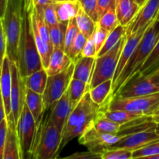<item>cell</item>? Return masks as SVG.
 Masks as SVG:
<instances>
[{
  "mask_svg": "<svg viewBox=\"0 0 159 159\" xmlns=\"http://www.w3.org/2000/svg\"><path fill=\"white\" fill-rule=\"evenodd\" d=\"M72 62V60L64 50L54 49L50 57L49 65L46 68L48 76L54 75L65 71Z\"/></svg>",
  "mask_w": 159,
  "mask_h": 159,
  "instance_id": "44dd1931",
  "label": "cell"
},
{
  "mask_svg": "<svg viewBox=\"0 0 159 159\" xmlns=\"http://www.w3.org/2000/svg\"><path fill=\"white\" fill-rule=\"evenodd\" d=\"M133 152L123 148L106 149L101 154V159H130Z\"/></svg>",
  "mask_w": 159,
  "mask_h": 159,
  "instance_id": "d590c367",
  "label": "cell"
},
{
  "mask_svg": "<svg viewBox=\"0 0 159 159\" xmlns=\"http://www.w3.org/2000/svg\"><path fill=\"white\" fill-rule=\"evenodd\" d=\"M159 155V141L148 144L144 148L134 151L132 158H148L155 155Z\"/></svg>",
  "mask_w": 159,
  "mask_h": 159,
  "instance_id": "836d02e7",
  "label": "cell"
},
{
  "mask_svg": "<svg viewBox=\"0 0 159 159\" xmlns=\"http://www.w3.org/2000/svg\"><path fill=\"white\" fill-rule=\"evenodd\" d=\"M93 127L98 131L107 134H117L120 130V125L106 116L100 109L94 118Z\"/></svg>",
  "mask_w": 159,
  "mask_h": 159,
  "instance_id": "4316f807",
  "label": "cell"
},
{
  "mask_svg": "<svg viewBox=\"0 0 159 159\" xmlns=\"http://www.w3.org/2000/svg\"><path fill=\"white\" fill-rule=\"evenodd\" d=\"M69 1H77V0H69Z\"/></svg>",
  "mask_w": 159,
  "mask_h": 159,
  "instance_id": "9f6ffc18",
  "label": "cell"
},
{
  "mask_svg": "<svg viewBox=\"0 0 159 159\" xmlns=\"http://www.w3.org/2000/svg\"><path fill=\"white\" fill-rule=\"evenodd\" d=\"M96 57H82L75 61V68L72 78L82 81L89 85L93 76Z\"/></svg>",
  "mask_w": 159,
  "mask_h": 159,
  "instance_id": "ffe728a7",
  "label": "cell"
},
{
  "mask_svg": "<svg viewBox=\"0 0 159 159\" xmlns=\"http://www.w3.org/2000/svg\"><path fill=\"white\" fill-rule=\"evenodd\" d=\"M98 24L109 32H111L113 29H115L120 24L116 16V8L111 7L107 9L100 16Z\"/></svg>",
  "mask_w": 159,
  "mask_h": 159,
  "instance_id": "1f68e13d",
  "label": "cell"
},
{
  "mask_svg": "<svg viewBox=\"0 0 159 159\" xmlns=\"http://www.w3.org/2000/svg\"><path fill=\"white\" fill-rule=\"evenodd\" d=\"M120 137L116 134H107L98 131L93 127L85 130L79 138V142L86 146L89 151L100 155L103 151L117 142Z\"/></svg>",
  "mask_w": 159,
  "mask_h": 159,
  "instance_id": "30bf717a",
  "label": "cell"
},
{
  "mask_svg": "<svg viewBox=\"0 0 159 159\" xmlns=\"http://www.w3.org/2000/svg\"><path fill=\"white\" fill-rule=\"evenodd\" d=\"M11 75H12V89H11V107L12 113L15 120L16 125L17 124L22 109L25 103L26 87L24 80L20 76V71L16 63L10 61Z\"/></svg>",
  "mask_w": 159,
  "mask_h": 159,
  "instance_id": "8fae6325",
  "label": "cell"
},
{
  "mask_svg": "<svg viewBox=\"0 0 159 159\" xmlns=\"http://www.w3.org/2000/svg\"><path fill=\"white\" fill-rule=\"evenodd\" d=\"M126 40L127 35H124L110 51L96 57L93 76L89 85V89L105 81L113 79Z\"/></svg>",
  "mask_w": 159,
  "mask_h": 159,
  "instance_id": "5b68a950",
  "label": "cell"
},
{
  "mask_svg": "<svg viewBox=\"0 0 159 159\" xmlns=\"http://www.w3.org/2000/svg\"><path fill=\"white\" fill-rule=\"evenodd\" d=\"M116 16L120 24L127 26L140 9L135 0H116Z\"/></svg>",
  "mask_w": 159,
  "mask_h": 159,
  "instance_id": "d6986e66",
  "label": "cell"
},
{
  "mask_svg": "<svg viewBox=\"0 0 159 159\" xmlns=\"http://www.w3.org/2000/svg\"><path fill=\"white\" fill-rule=\"evenodd\" d=\"M152 118H153V120L155 121V123H159V115L158 116H152Z\"/></svg>",
  "mask_w": 159,
  "mask_h": 159,
  "instance_id": "f907efd6",
  "label": "cell"
},
{
  "mask_svg": "<svg viewBox=\"0 0 159 159\" xmlns=\"http://www.w3.org/2000/svg\"><path fill=\"white\" fill-rule=\"evenodd\" d=\"M6 118V110H5L4 102H3L2 96L1 89H0V123Z\"/></svg>",
  "mask_w": 159,
  "mask_h": 159,
  "instance_id": "f6af8a7d",
  "label": "cell"
},
{
  "mask_svg": "<svg viewBox=\"0 0 159 159\" xmlns=\"http://www.w3.org/2000/svg\"><path fill=\"white\" fill-rule=\"evenodd\" d=\"M48 74L44 68L32 73L23 79L26 89L43 95L48 82Z\"/></svg>",
  "mask_w": 159,
  "mask_h": 159,
  "instance_id": "603a6c76",
  "label": "cell"
},
{
  "mask_svg": "<svg viewBox=\"0 0 159 159\" xmlns=\"http://www.w3.org/2000/svg\"><path fill=\"white\" fill-rule=\"evenodd\" d=\"M155 130H156L157 133H158V134H159V123H158V124H157L156 127H155Z\"/></svg>",
  "mask_w": 159,
  "mask_h": 159,
  "instance_id": "816d5d0a",
  "label": "cell"
},
{
  "mask_svg": "<svg viewBox=\"0 0 159 159\" xmlns=\"http://www.w3.org/2000/svg\"><path fill=\"white\" fill-rule=\"evenodd\" d=\"M66 158L70 159H94V158H101L100 155L95 154L88 150L86 152H77V153L72 154L70 156L66 157Z\"/></svg>",
  "mask_w": 159,
  "mask_h": 159,
  "instance_id": "ee69618b",
  "label": "cell"
},
{
  "mask_svg": "<svg viewBox=\"0 0 159 159\" xmlns=\"http://www.w3.org/2000/svg\"><path fill=\"white\" fill-rule=\"evenodd\" d=\"M116 0H98L97 11L99 15V20L101 16L110 8L115 7Z\"/></svg>",
  "mask_w": 159,
  "mask_h": 159,
  "instance_id": "7bdbcfd3",
  "label": "cell"
},
{
  "mask_svg": "<svg viewBox=\"0 0 159 159\" xmlns=\"http://www.w3.org/2000/svg\"><path fill=\"white\" fill-rule=\"evenodd\" d=\"M11 89H12V75H11L10 61L9 57L6 56L0 71V89L4 102L6 117L12 113Z\"/></svg>",
  "mask_w": 159,
  "mask_h": 159,
  "instance_id": "2e32d148",
  "label": "cell"
},
{
  "mask_svg": "<svg viewBox=\"0 0 159 159\" xmlns=\"http://www.w3.org/2000/svg\"><path fill=\"white\" fill-rule=\"evenodd\" d=\"M147 1H148V0H135V2H136L138 3V6H140V8H141V6H144V5L145 4V2Z\"/></svg>",
  "mask_w": 159,
  "mask_h": 159,
  "instance_id": "681fc988",
  "label": "cell"
},
{
  "mask_svg": "<svg viewBox=\"0 0 159 159\" xmlns=\"http://www.w3.org/2000/svg\"><path fill=\"white\" fill-rule=\"evenodd\" d=\"M87 38L81 32L79 33L74 42L71 45L69 49L66 51V54L69 56L73 62L76 61L80 57H82V51L84 45L86 42Z\"/></svg>",
  "mask_w": 159,
  "mask_h": 159,
  "instance_id": "d6a6232c",
  "label": "cell"
},
{
  "mask_svg": "<svg viewBox=\"0 0 159 159\" xmlns=\"http://www.w3.org/2000/svg\"><path fill=\"white\" fill-rule=\"evenodd\" d=\"M16 65L20 76L23 79L43 68L31 25L30 6L29 2L26 0H23V18Z\"/></svg>",
  "mask_w": 159,
  "mask_h": 159,
  "instance_id": "6da1fadb",
  "label": "cell"
},
{
  "mask_svg": "<svg viewBox=\"0 0 159 159\" xmlns=\"http://www.w3.org/2000/svg\"><path fill=\"white\" fill-rule=\"evenodd\" d=\"M23 9V0H8L4 16L1 19L6 40V56L16 63L18 61Z\"/></svg>",
  "mask_w": 159,
  "mask_h": 159,
  "instance_id": "3957f363",
  "label": "cell"
},
{
  "mask_svg": "<svg viewBox=\"0 0 159 159\" xmlns=\"http://www.w3.org/2000/svg\"><path fill=\"white\" fill-rule=\"evenodd\" d=\"M49 120L62 132L67 120L73 110L71 101L68 96V90L62 95L61 97L55 102L52 107Z\"/></svg>",
  "mask_w": 159,
  "mask_h": 159,
  "instance_id": "5bb4252c",
  "label": "cell"
},
{
  "mask_svg": "<svg viewBox=\"0 0 159 159\" xmlns=\"http://www.w3.org/2000/svg\"><path fill=\"white\" fill-rule=\"evenodd\" d=\"M102 106L111 110H124L140 113L144 116H152L159 108V92L136 97H114Z\"/></svg>",
  "mask_w": 159,
  "mask_h": 159,
  "instance_id": "8992f818",
  "label": "cell"
},
{
  "mask_svg": "<svg viewBox=\"0 0 159 159\" xmlns=\"http://www.w3.org/2000/svg\"><path fill=\"white\" fill-rule=\"evenodd\" d=\"M109 34H110L109 31H107V30L101 27V26H99V24L97 23V26H96V31H95L94 34H93V36H94L95 43H96V51H97V54L98 52L100 51L101 48H102L104 43H105Z\"/></svg>",
  "mask_w": 159,
  "mask_h": 159,
  "instance_id": "f35d334b",
  "label": "cell"
},
{
  "mask_svg": "<svg viewBox=\"0 0 159 159\" xmlns=\"http://www.w3.org/2000/svg\"><path fill=\"white\" fill-rule=\"evenodd\" d=\"M43 11L44 20L49 27L54 26V25L57 24L59 23L54 2L43 6Z\"/></svg>",
  "mask_w": 159,
  "mask_h": 159,
  "instance_id": "74e56055",
  "label": "cell"
},
{
  "mask_svg": "<svg viewBox=\"0 0 159 159\" xmlns=\"http://www.w3.org/2000/svg\"><path fill=\"white\" fill-rule=\"evenodd\" d=\"M159 40V14L153 23L149 26L147 30L144 33V36L141 38V41L136 47L134 52L127 64L124 66V69L120 72L117 79L113 82L112 92L109 102L110 99L116 94L120 89L137 72L140 71L143 64L145 62L148 56L152 53V50L155 47Z\"/></svg>",
  "mask_w": 159,
  "mask_h": 159,
  "instance_id": "7a4b0ae2",
  "label": "cell"
},
{
  "mask_svg": "<svg viewBox=\"0 0 159 159\" xmlns=\"http://www.w3.org/2000/svg\"><path fill=\"white\" fill-rule=\"evenodd\" d=\"M159 69V40L147 60L143 64L140 71L144 75H149Z\"/></svg>",
  "mask_w": 159,
  "mask_h": 159,
  "instance_id": "4dcf8cb0",
  "label": "cell"
},
{
  "mask_svg": "<svg viewBox=\"0 0 159 159\" xmlns=\"http://www.w3.org/2000/svg\"><path fill=\"white\" fill-rule=\"evenodd\" d=\"M159 14V0H148L127 26V37L133 35L153 23Z\"/></svg>",
  "mask_w": 159,
  "mask_h": 159,
  "instance_id": "4fadbf2b",
  "label": "cell"
},
{
  "mask_svg": "<svg viewBox=\"0 0 159 159\" xmlns=\"http://www.w3.org/2000/svg\"><path fill=\"white\" fill-rule=\"evenodd\" d=\"M8 0H0V19H2L6 12Z\"/></svg>",
  "mask_w": 159,
  "mask_h": 159,
  "instance_id": "7dc6e473",
  "label": "cell"
},
{
  "mask_svg": "<svg viewBox=\"0 0 159 159\" xmlns=\"http://www.w3.org/2000/svg\"><path fill=\"white\" fill-rule=\"evenodd\" d=\"M25 102L34 116L37 128H38L43 121V116L45 112L43 95L35 93L29 89H26Z\"/></svg>",
  "mask_w": 159,
  "mask_h": 159,
  "instance_id": "ac0fdd59",
  "label": "cell"
},
{
  "mask_svg": "<svg viewBox=\"0 0 159 159\" xmlns=\"http://www.w3.org/2000/svg\"><path fill=\"white\" fill-rule=\"evenodd\" d=\"M100 110L103 112L106 116H107L109 119L112 120L114 122L117 123L120 126L124 125V124H127L128 122H130V121L134 120H136L138 118L141 117V116H144V115L142 114L127 111V110H109V109H107L104 106L100 107Z\"/></svg>",
  "mask_w": 159,
  "mask_h": 159,
  "instance_id": "d4e9b609",
  "label": "cell"
},
{
  "mask_svg": "<svg viewBox=\"0 0 159 159\" xmlns=\"http://www.w3.org/2000/svg\"><path fill=\"white\" fill-rule=\"evenodd\" d=\"M79 1L82 9L95 22L98 23L99 21V15L97 11L98 0H79Z\"/></svg>",
  "mask_w": 159,
  "mask_h": 159,
  "instance_id": "8d00e7d4",
  "label": "cell"
},
{
  "mask_svg": "<svg viewBox=\"0 0 159 159\" xmlns=\"http://www.w3.org/2000/svg\"><path fill=\"white\" fill-rule=\"evenodd\" d=\"M79 32H80V30H79V27H78L75 17L68 20L66 30V34H65V52H66L69 49L70 47L72 44L75 39L76 38Z\"/></svg>",
  "mask_w": 159,
  "mask_h": 159,
  "instance_id": "e575fe53",
  "label": "cell"
},
{
  "mask_svg": "<svg viewBox=\"0 0 159 159\" xmlns=\"http://www.w3.org/2000/svg\"><path fill=\"white\" fill-rule=\"evenodd\" d=\"M6 119L8 123V129L5 143L3 159H21L20 142L15 120L12 114L7 116Z\"/></svg>",
  "mask_w": 159,
  "mask_h": 159,
  "instance_id": "9a60e30c",
  "label": "cell"
},
{
  "mask_svg": "<svg viewBox=\"0 0 159 159\" xmlns=\"http://www.w3.org/2000/svg\"><path fill=\"white\" fill-rule=\"evenodd\" d=\"M76 22H77L78 27L80 32L85 36L86 38L93 35L96 31L97 23L95 22L85 11L81 7L75 16Z\"/></svg>",
  "mask_w": 159,
  "mask_h": 159,
  "instance_id": "83f0119b",
  "label": "cell"
},
{
  "mask_svg": "<svg viewBox=\"0 0 159 159\" xmlns=\"http://www.w3.org/2000/svg\"><path fill=\"white\" fill-rule=\"evenodd\" d=\"M113 86V79H109L89 89V95L94 102L102 106L108 102Z\"/></svg>",
  "mask_w": 159,
  "mask_h": 159,
  "instance_id": "cb8c5ba5",
  "label": "cell"
},
{
  "mask_svg": "<svg viewBox=\"0 0 159 159\" xmlns=\"http://www.w3.org/2000/svg\"><path fill=\"white\" fill-rule=\"evenodd\" d=\"M74 68L75 63L72 62L65 71L54 75L48 76L46 88L43 93L45 111L48 109L51 108L67 91L72 79Z\"/></svg>",
  "mask_w": 159,
  "mask_h": 159,
  "instance_id": "ba28073f",
  "label": "cell"
},
{
  "mask_svg": "<svg viewBox=\"0 0 159 159\" xmlns=\"http://www.w3.org/2000/svg\"><path fill=\"white\" fill-rule=\"evenodd\" d=\"M6 56V40L3 30L2 20L0 19V71L2 66L3 61Z\"/></svg>",
  "mask_w": 159,
  "mask_h": 159,
  "instance_id": "b9f144b4",
  "label": "cell"
},
{
  "mask_svg": "<svg viewBox=\"0 0 159 159\" xmlns=\"http://www.w3.org/2000/svg\"><path fill=\"white\" fill-rule=\"evenodd\" d=\"M82 56L93 57H96V56H97V51H96V43H95L93 34L87 38L86 42L84 45L83 50L82 51Z\"/></svg>",
  "mask_w": 159,
  "mask_h": 159,
  "instance_id": "ab89813d",
  "label": "cell"
},
{
  "mask_svg": "<svg viewBox=\"0 0 159 159\" xmlns=\"http://www.w3.org/2000/svg\"><path fill=\"white\" fill-rule=\"evenodd\" d=\"M150 159H159V155H155V156L151 157Z\"/></svg>",
  "mask_w": 159,
  "mask_h": 159,
  "instance_id": "f5cc1de1",
  "label": "cell"
},
{
  "mask_svg": "<svg viewBox=\"0 0 159 159\" xmlns=\"http://www.w3.org/2000/svg\"><path fill=\"white\" fill-rule=\"evenodd\" d=\"M67 90H68V96H69L72 108L74 109V107L85 96V93L89 91V84L72 78Z\"/></svg>",
  "mask_w": 159,
  "mask_h": 159,
  "instance_id": "484cf974",
  "label": "cell"
},
{
  "mask_svg": "<svg viewBox=\"0 0 159 159\" xmlns=\"http://www.w3.org/2000/svg\"><path fill=\"white\" fill-rule=\"evenodd\" d=\"M148 26H146V27L143 28L141 30L138 31L136 34H133V35L130 36V37H127V40H126L125 44H124V49H123L122 53H121L120 57L119 62H118L117 67H116V72H115L114 77L113 79V82L116 80L118 78V76L120 75V72L122 71V70L124 69V66L127 64V61L129 60L130 57L131 56L132 53L134 52V49L136 48V47L138 46V44L139 43V42L141 41V38L144 36V33L147 30Z\"/></svg>",
  "mask_w": 159,
  "mask_h": 159,
  "instance_id": "e0dca14e",
  "label": "cell"
},
{
  "mask_svg": "<svg viewBox=\"0 0 159 159\" xmlns=\"http://www.w3.org/2000/svg\"><path fill=\"white\" fill-rule=\"evenodd\" d=\"M62 132L52 124L49 116L37 128L33 145L31 158L54 159L60 153Z\"/></svg>",
  "mask_w": 159,
  "mask_h": 159,
  "instance_id": "277c9868",
  "label": "cell"
},
{
  "mask_svg": "<svg viewBox=\"0 0 159 159\" xmlns=\"http://www.w3.org/2000/svg\"><path fill=\"white\" fill-rule=\"evenodd\" d=\"M37 129L34 116L25 102L16 124L21 159L31 158Z\"/></svg>",
  "mask_w": 159,
  "mask_h": 159,
  "instance_id": "52a82bcc",
  "label": "cell"
},
{
  "mask_svg": "<svg viewBox=\"0 0 159 159\" xmlns=\"http://www.w3.org/2000/svg\"><path fill=\"white\" fill-rule=\"evenodd\" d=\"M34 6H44L46 5L52 3V0H31Z\"/></svg>",
  "mask_w": 159,
  "mask_h": 159,
  "instance_id": "bcb514c9",
  "label": "cell"
},
{
  "mask_svg": "<svg viewBox=\"0 0 159 159\" xmlns=\"http://www.w3.org/2000/svg\"><path fill=\"white\" fill-rule=\"evenodd\" d=\"M149 76H150L155 82H158L159 83V69L157 70V71H155L154 73H152V74L149 75Z\"/></svg>",
  "mask_w": 159,
  "mask_h": 159,
  "instance_id": "c3c4849f",
  "label": "cell"
},
{
  "mask_svg": "<svg viewBox=\"0 0 159 159\" xmlns=\"http://www.w3.org/2000/svg\"><path fill=\"white\" fill-rule=\"evenodd\" d=\"M59 23H68V20L77 16L81 8L80 2L77 1L63 0L54 2Z\"/></svg>",
  "mask_w": 159,
  "mask_h": 159,
  "instance_id": "7402d4cb",
  "label": "cell"
},
{
  "mask_svg": "<svg viewBox=\"0 0 159 159\" xmlns=\"http://www.w3.org/2000/svg\"><path fill=\"white\" fill-rule=\"evenodd\" d=\"M126 32H127V26H124L121 24L118 25L115 29H113L111 32H110L105 43L101 48L100 51L98 52L96 57L102 55L108 51H110L113 47H114L119 42V40L124 35H126Z\"/></svg>",
  "mask_w": 159,
  "mask_h": 159,
  "instance_id": "f546056e",
  "label": "cell"
},
{
  "mask_svg": "<svg viewBox=\"0 0 159 159\" xmlns=\"http://www.w3.org/2000/svg\"><path fill=\"white\" fill-rule=\"evenodd\" d=\"M68 23H58L49 27L50 37L52 43L53 50L61 49L65 51V34Z\"/></svg>",
  "mask_w": 159,
  "mask_h": 159,
  "instance_id": "f1b7e54d",
  "label": "cell"
},
{
  "mask_svg": "<svg viewBox=\"0 0 159 159\" xmlns=\"http://www.w3.org/2000/svg\"><path fill=\"white\" fill-rule=\"evenodd\" d=\"M8 123L7 119H4L0 123V159H3L5 143H6V134H7Z\"/></svg>",
  "mask_w": 159,
  "mask_h": 159,
  "instance_id": "60d3db41",
  "label": "cell"
},
{
  "mask_svg": "<svg viewBox=\"0 0 159 159\" xmlns=\"http://www.w3.org/2000/svg\"><path fill=\"white\" fill-rule=\"evenodd\" d=\"M158 92V82H155L150 76L144 75L139 71L120 89L113 98L136 97L147 96Z\"/></svg>",
  "mask_w": 159,
  "mask_h": 159,
  "instance_id": "9c48e42d",
  "label": "cell"
},
{
  "mask_svg": "<svg viewBox=\"0 0 159 159\" xmlns=\"http://www.w3.org/2000/svg\"><path fill=\"white\" fill-rule=\"evenodd\" d=\"M155 127H151L143 131L122 137L117 142L110 146L108 149L123 148L134 152L158 141H159V134L155 130Z\"/></svg>",
  "mask_w": 159,
  "mask_h": 159,
  "instance_id": "7c38bea8",
  "label": "cell"
},
{
  "mask_svg": "<svg viewBox=\"0 0 159 159\" xmlns=\"http://www.w3.org/2000/svg\"><path fill=\"white\" fill-rule=\"evenodd\" d=\"M158 115H159V108L156 110V111L155 112V113H154L153 116H158Z\"/></svg>",
  "mask_w": 159,
  "mask_h": 159,
  "instance_id": "db71d44e",
  "label": "cell"
},
{
  "mask_svg": "<svg viewBox=\"0 0 159 159\" xmlns=\"http://www.w3.org/2000/svg\"><path fill=\"white\" fill-rule=\"evenodd\" d=\"M54 2H61V1H63V0H52Z\"/></svg>",
  "mask_w": 159,
  "mask_h": 159,
  "instance_id": "11a10c76",
  "label": "cell"
}]
</instances>
